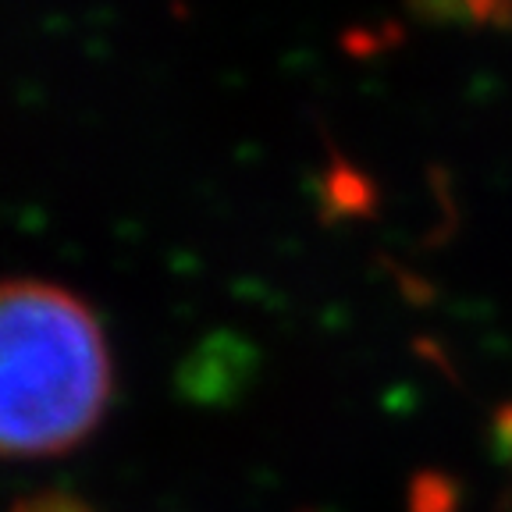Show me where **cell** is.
Instances as JSON below:
<instances>
[{
	"label": "cell",
	"mask_w": 512,
	"mask_h": 512,
	"mask_svg": "<svg viewBox=\"0 0 512 512\" xmlns=\"http://www.w3.org/2000/svg\"><path fill=\"white\" fill-rule=\"evenodd\" d=\"M111 402L100 320L50 281H0V459L61 456Z\"/></svg>",
	"instance_id": "6da1fadb"
}]
</instances>
